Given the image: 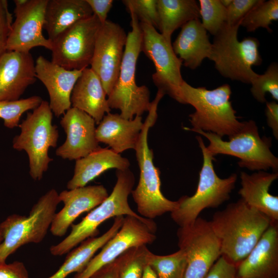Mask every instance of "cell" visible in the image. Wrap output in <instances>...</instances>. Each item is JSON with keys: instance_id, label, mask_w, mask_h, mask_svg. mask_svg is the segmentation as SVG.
I'll list each match as a JSON object with an SVG mask.
<instances>
[{"instance_id": "1", "label": "cell", "mask_w": 278, "mask_h": 278, "mask_svg": "<svg viewBox=\"0 0 278 278\" xmlns=\"http://www.w3.org/2000/svg\"><path fill=\"white\" fill-rule=\"evenodd\" d=\"M221 255L237 267L271 224L270 219L242 199L215 212L210 221Z\"/></svg>"}, {"instance_id": "2", "label": "cell", "mask_w": 278, "mask_h": 278, "mask_svg": "<svg viewBox=\"0 0 278 278\" xmlns=\"http://www.w3.org/2000/svg\"><path fill=\"white\" fill-rule=\"evenodd\" d=\"M228 84L208 90L205 87L195 88L184 81L180 89L181 103L189 104L195 109L189 114L192 131L202 130L222 137L232 136L241 128L244 122L238 120L230 97Z\"/></svg>"}, {"instance_id": "3", "label": "cell", "mask_w": 278, "mask_h": 278, "mask_svg": "<svg viewBox=\"0 0 278 278\" xmlns=\"http://www.w3.org/2000/svg\"><path fill=\"white\" fill-rule=\"evenodd\" d=\"M164 95L158 91L155 98L151 102L148 114L134 149L140 169V178L131 194L139 214L149 219L171 213L179 205L178 201L168 199L161 192L160 170L154 165L153 152L148 143L149 130L156 123L158 104Z\"/></svg>"}, {"instance_id": "4", "label": "cell", "mask_w": 278, "mask_h": 278, "mask_svg": "<svg viewBox=\"0 0 278 278\" xmlns=\"http://www.w3.org/2000/svg\"><path fill=\"white\" fill-rule=\"evenodd\" d=\"M131 30L127 34V42L117 83L107 100L111 109L119 110L120 116L132 119L149 110L150 92L145 85L138 86L135 81L137 59L142 51V34L140 22L132 12Z\"/></svg>"}, {"instance_id": "5", "label": "cell", "mask_w": 278, "mask_h": 278, "mask_svg": "<svg viewBox=\"0 0 278 278\" xmlns=\"http://www.w3.org/2000/svg\"><path fill=\"white\" fill-rule=\"evenodd\" d=\"M116 182L111 194L99 205L90 211L82 220L73 224L70 234L61 241L50 248V253L61 256L88 238L99 234L98 227L107 219L119 216L144 217L134 212L128 203L133 190L135 178L129 169L116 170Z\"/></svg>"}, {"instance_id": "6", "label": "cell", "mask_w": 278, "mask_h": 278, "mask_svg": "<svg viewBox=\"0 0 278 278\" xmlns=\"http://www.w3.org/2000/svg\"><path fill=\"white\" fill-rule=\"evenodd\" d=\"M60 202L59 194L55 189H51L39 199L28 216L13 214L1 222L3 240L0 244V262H6L22 246L42 241Z\"/></svg>"}, {"instance_id": "7", "label": "cell", "mask_w": 278, "mask_h": 278, "mask_svg": "<svg viewBox=\"0 0 278 278\" xmlns=\"http://www.w3.org/2000/svg\"><path fill=\"white\" fill-rule=\"evenodd\" d=\"M240 26L227 23L223 26L214 36L209 59L214 61L216 69L223 77L251 84L258 75L252 66L262 62L259 42L254 37L239 41L237 33Z\"/></svg>"}, {"instance_id": "8", "label": "cell", "mask_w": 278, "mask_h": 278, "mask_svg": "<svg viewBox=\"0 0 278 278\" xmlns=\"http://www.w3.org/2000/svg\"><path fill=\"white\" fill-rule=\"evenodd\" d=\"M194 132L208 140L206 150L212 157L220 154L232 155L240 160L238 164L240 167L257 171L272 169L277 172L278 159L270 150L271 139L260 136L256 123L252 120L244 121L239 131L227 141L212 132Z\"/></svg>"}, {"instance_id": "9", "label": "cell", "mask_w": 278, "mask_h": 278, "mask_svg": "<svg viewBox=\"0 0 278 278\" xmlns=\"http://www.w3.org/2000/svg\"><path fill=\"white\" fill-rule=\"evenodd\" d=\"M196 139L203 155L196 191L192 196L180 197L177 200L178 208L170 213L171 219L179 227L193 223L205 208L217 207L228 200L237 178L235 173L226 178H219L214 168V157L207 152L202 137L197 136Z\"/></svg>"}, {"instance_id": "10", "label": "cell", "mask_w": 278, "mask_h": 278, "mask_svg": "<svg viewBox=\"0 0 278 278\" xmlns=\"http://www.w3.org/2000/svg\"><path fill=\"white\" fill-rule=\"evenodd\" d=\"M53 115L49 102L43 100L19 125L21 133L13 140L14 149L27 153L29 175L35 181L41 180L53 161L48 155L49 148L57 145L59 132L57 126L53 125Z\"/></svg>"}, {"instance_id": "11", "label": "cell", "mask_w": 278, "mask_h": 278, "mask_svg": "<svg viewBox=\"0 0 278 278\" xmlns=\"http://www.w3.org/2000/svg\"><path fill=\"white\" fill-rule=\"evenodd\" d=\"M101 25L93 14L63 31L51 41V61L69 70L88 67L91 65Z\"/></svg>"}, {"instance_id": "12", "label": "cell", "mask_w": 278, "mask_h": 278, "mask_svg": "<svg viewBox=\"0 0 278 278\" xmlns=\"http://www.w3.org/2000/svg\"><path fill=\"white\" fill-rule=\"evenodd\" d=\"M142 34V51L154 64L152 79L158 91L181 102L180 89L184 80L181 68L182 61L175 54L171 41L153 26L140 23Z\"/></svg>"}, {"instance_id": "13", "label": "cell", "mask_w": 278, "mask_h": 278, "mask_svg": "<svg viewBox=\"0 0 278 278\" xmlns=\"http://www.w3.org/2000/svg\"><path fill=\"white\" fill-rule=\"evenodd\" d=\"M178 245L186 255L184 278H205L221 256L220 242L210 221L198 217L191 224L179 227Z\"/></svg>"}, {"instance_id": "14", "label": "cell", "mask_w": 278, "mask_h": 278, "mask_svg": "<svg viewBox=\"0 0 278 278\" xmlns=\"http://www.w3.org/2000/svg\"><path fill=\"white\" fill-rule=\"evenodd\" d=\"M156 231L157 224L152 219L126 216L118 232L74 278H89L98 269L113 262L128 249L152 244L157 238Z\"/></svg>"}, {"instance_id": "15", "label": "cell", "mask_w": 278, "mask_h": 278, "mask_svg": "<svg viewBox=\"0 0 278 278\" xmlns=\"http://www.w3.org/2000/svg\"><path fill=\"white\" fill-rule=\"evenodd\" d=\"M48 0H14L15 20L8 38L7 51L29 53L36 47L49 50L52 42L43 34Z\"/></svg>"}, {"instance_id": "16", "label": "cell", "mask_w": 278, "mask_h": 278, "mask_svg": "<svg viewBox=\"0 0 278 278\" xmlns=\"http://www.w3.org/2000/svg\"><path fill=\"white\" fill-rule=\"evenodd\" d=\"M127 39L124 29L109 20L98 33L91 68L99 78L107 96L117 83Z\"/></svg>"}, {"instance_id": "17", "label": "cell", "mask_w": 278, "mask_h": 278, "mask_svg": "<svg viewBox=\"0 0 278 278\" xmlns=\"http://www.w3.org/2000/svg\"><path fill=\"white\" fill-rule=\"evenodd\" d=\"M95 124L84 111L70 108L60 120L66 134V140L57 148L56 154L63 159L77 160L100 147L95 136Z\"/></svg>"}, {"instance_id": "18", "label": "cell", "mask_w": 278, "mask_h": 278, "mask_svg": "<svg viewBox=\"0 0 278 278\" xmlns=\"http://www.w3.org/2000/svg\"><path fill=\"white\" fill-rule=\"evenodd\" d=\"M83 70H67L42 56L35 62L37 79L46 87L52 112L57 117L64 115L71 107V96L74 86Z\"/></svg>"}, {"instance_id": "19", "label": "cell", "mask_w": 278, "mask_h": 278, "mask_svg": "<svg viewBox=\"0 0 278 278\" xmlns=\"http://www.w3.org/2000/svg\"><path fill=\"white\" fill-rule=\"evenodd\" d=\"M109 196L102 185H88L64 190L59 194L63 207L56 213L50 227L51 234L64 236L73 222L82 213L90 212L101 203Z\"/></svg>"}, {"instance_id": "20", "label": "cell", "mask_w": 278, "mask_h": 278, "mask_svg": "<svg viewBox=\"0 0 278 278\" xmlns=\"http://www.w3.org/2000/svg\"><path fill=\"white\" fill-rule=\"evenodd\" d=\"M37 80L30 53L6 51L0 57V101L20 99Z\"/></svg>"}, {"instance_id": "21", "label": "cell", "mask_w": 278, "mask_h": 278, "mask_svg": "<svg viewBox=\"0 0 278 278\" xmlns=\"http://www.w3.org/2000/svg\"><path fill=\"white\" fill-rule=\"evenodd\" d=\"M237 278H278V223H271L236 267Z\"/></svg>"}, {"instance_id": "22", "label": "cell", "mask_w": 278, "mask_h": 278, "mask_svg": "<svg viewBox=\"0 0 278 278\" xmlns=\"http://www.w3.org/2000/svg\"><path fill=\"white\" fill-rule=\"evenodd\" d=\"M144 122L141 116L132 119L122 117L120 114H106L96 128L95 136L99 143L105 144L117 153L134 149Z\"/></svg>"}, {"instance_id": "23", "label": "cell", "mask_w": 278, "mask_h": 278, "mask_svg": "<svg viewBox=\"0 0 278 278\" xmlns=\"http://www.w3.org/2000/svg\"><path fill=\"white\" fill-rule=\"evenodd\" d=\"M241 188L238 194L249 206L268 217L272 223H278V197L269 190L277 179L278 172L260 170L252 174L240 173Z\"/></svg>"}, {"instance_id": "24", "label": "cell", "mask_w": 278, "mask_h": 278, "mask_svg": "<svg viewBox=\"0 0 278 278\" xmlns=\"http://www.w3.org/2000/svg\"><path fill=\"white\" fill-rule=\"evenodd\" d=\"M106 93L97 74L85 68L76 81L71 96V107L82 110L98 124L105 114L110 113Z\"/></svg>"}, {"instance_id": "25", "label": "cell", "mask_w": 278, "mask_h": 278, "mask_svg": "<svg viewBox=\"0 0 278 278\" xmlns=\"http://www.w3.org/2000/svg\"><path fill=\"white\" fill-rule=\"evenodd\" d=\"M181 28L172 47L175 54L182 61V64L195 70L205 58L210 59L212 44L199 19L191 20Z\"/></svg>"}, {"instance_id": "26", "label": "cell", "mask_w": 278, "mask_h": 278, "mask_svg": "<svg viewBox=\"0 0 278 278\" xmlns=\"http://www.w3.org/2000/svg\"><path fill=\"white\" fill-rule=\"evenodd\" d=\"M130 165L128 159L120 154L110 148L99 147L76 160L74 175L67 182V188L72 189L86 186L108 169L126 170Z\"/></svg>"}, {"instance_id": "27", "label": "cell", "mask_w": 278, "mask_h": 278, "mask_svg": "<svg viewBox=\"0 0 278 278\" xmlns=\"http://www.w3.org/2000/svg\"><path fill=\"white\" fill-rule=\"evenodd\" d=\"M93 14L86 0H48L44 29L51 41L77 22Z\"/></svg>"}, {"instance_id": "28", "label": "cell", "mask_w": 278, "mask_h": 278, "mask_svg": "<svg viewBox=\"0 0 278 278\" xmlns=\"http://www.w3.org/2000/svg\"><path fill=\"white\" fill-rule=\"evenodd\" d=\"M124 218V216L114 217L112 225L106 232L99 236L88 238L71 250L59 269L48 278H66L73 272L81 271L96 252L120 229Z\"/></svg>"}, {"instance_id": "29", "label": "cell", "mask_w": 278, "mask_h": 278, "mask_svg": "<svg viewBox=\"0 0 278 278\" xmlns=\"http://www.w3.org/2000/svg\"><path fill=\"white\" fill-rule=\"evenodd\" d=\"M157 8L160 31L169 41L176 29L200 18L199 6L195 0H157Z\"/></svg>"}, {"instance_id": "30", "label": "cell", "mask_w": 278, "mask_h": 278, "mask_svg": "<svg viewBox=\"0 0 278 278\" xmlns=\"http://www.w3.org/2000/svg\"><path fill=\"white\" fill-rule=\"evenodd\" d=\"M147 261L158 278H184L187 259L182 250L167 255H158L150 251Z\"/></svg>"}, {"instance_id": "31", "label": "cell", "mask_w": 278, "mask_h": 278, "mask_svg": "<svg viewBox=\"0 0 278 278\" xmlns=\"http://www.w3.org/2000/svg\"><path fill=\"white\" fill-rule=\"evenodd\" d=\"M278 20V1L261 0L242 19L240 25L249 32H253L257 28H266L268 32L272 30L269 27L273 21Z\"/></svg>"}, {"instance_id": "32", "label": "cell", "mask_w": 278, "mask_h": 278, "mask_svg": "<svg viewBox=\"0 0 278 278\" xmlns=\"http://www.w3.org/2000/svg\"><path fill=\"white\" fill-rule=\"evenodd\" d=\"M43 101L39 96H33L14 101H0V118L4 120V126L13 128L19 126L20 118L25 112L33 110Z\"/></svg>"}, {"instance_id": "33", "label": "cell", "mask_w": 278, "mask_h": 278, "mask_svg": "<svg viewBox=\"0 0 278 278\" xmlns=\"http://www.w3.org/2000/svg\"><path fill=\"white\" fill-rule=\"evenodd\" d=\"M199 13L206 31L216 36L227 23L226 8L220 0H200Z\"/></svg>"}, {"instance_id": "34", "label": "cell", "mask_w": 278, "mask_h": 278, "mask_svg": "<svg viewBox=\"0 0 278 278\" xmlns=\"http://www.w3.org/2000/svg\"><path fill=\"white\" fill-rule=\"evenodd\" d=\"M150 251L146 245L131 248L122 254L119 278H142Z\"/></svg>"}, {"instance_id": "35", "label": "cell", "mask_w": 278, "mask_h": 278, "mask_svg": "<svg viewBox=\"0 0 278 278\" xmlns=\"http://www.w3.org/2000/svg\"><path fill=\"white\" fill-rule=\"evenodd\" d=\"M251 93L259 102H266V94L269 93L273 99L278 101V64L271 63L264 74L258 75L251 83Z\"/></svg>"}, {"instance_id": "36", "label": "cell", "mask_w": 278, "mask_h": 278, "mask_svg": "<svg viewBox=\"0 0 278 278\" xmlns=\"http://www.w3.org/2000/svg\"><path fill=\"white\" fill-rule=\"evenodd\" d=\"M122 2L127 11L134 14L140 23L148 24L160 30L157 0H124Z\"/></svg>"}, {"instance_id": "37", "label": "cell", "mask_w": 278, "mask_h": 278, "mask_svg": "<svg viewBox=\"0 0 278 278\" xmlns=\"http://www.w3.org/2000/svg\"><path fill=\"white\" fill-rule=\"evenodd\" d=\"M261 0H232L226 8L227 24L235 25L241 23L242 19Z\"/></svg>"}, {"instance_id": "38", "label": "cell", "mask_w": 278, "mask_h": 278, "mask_svg": "<svg viewBox=\"0 0 278 278\" xmlns=\"http://www.w3.org/2000/svg\"><path fill=\"white\" fill-rule=\"evenodd\" d=\"M12 19V15L8 9V1L0 0V57L7 51Z\"/></svg>"}, {"instance_id": "39", "label": "cell", "mask_w": 278, "mask_h": 278, "mask_svg": "<svg viewBox=\"0 0 278 278\" xmlns=\"http://www.w3.org/2000/svg\"><path fill=\"white\" fill-rule=\"evenodd\" d=\"M205 278H237L236 267L221 255L212 267Z\"/></svg>"}, {"instance_id": "40", "label": "cell", "mask_w": 278, "mask_h": 278, "mask_svg": "<svg viewBox=\"0 0 278 278\" xmlns=\"http://www.w3.org/2000/svg\"><path fill=\"white\" fill-rule=\"evenodd\" d=\"M0 278H29L23 262L15 261L7 264L0 262Z\"/></svg>"}, {"instance_id": "41", "label": "cell", "mask_w": 278, "mask_h": 278, "mask_svg": "<svg viewBox=\"0 0 278 278\" xmlns=\"http://www.w3.org/2000/svg\"><path fill=\"white\" fill-rule=\"evenodd\" d=\"M93 14L95 15L102 24L107 20L108 13L110 11L113 0H86Z\"/></svg>"}, {"instance_id": "42", "label": "cell", "mask_w": 278, "mask_h": 278, "mask_svg": "<svg viewBox=\"0 0 278 278\" xmlns=\"http://www.w3.org/2000/svg\"><path fill=\"white\" fill-rule=\"evenodd\" d=\"M122 254L95 271L89 278H119Z\"/></svg>"}, {"instance_id": "43", "label": "cell", "mask_w": 278, "mask_h": 278, "mask_svg": "<svg viewBox=\"0 0 278 278\" xmlns=\"http://www.w3.org/2000/svg\"><path fill=\"white\" fill-rule=\"evenodd\" d=\"M265 113L268 126L274 137L278 138V104L275 101L266 102Z\"/></svg>"}, {"instance_id": "44", "label": "cell", "mask_w": 278, "mask_h": 278, "mask_svg": "<svg viewBox=\"0 0 278 278\" xmlns=\"http://www.w3.org/2000/svg\"><path fill=\"white\" fill-rule=\"evenodd\" d=\"M142 278H158L149 265H147L144 270Z\"/></svg>"}, {"instance_id": "45", "label": "cell", "mask_w": 278, "mask_h": 278, "mask_svg": "<svg viewBox=\"0 0 278 278\" xmlns=\"http://www.w3.org/2000/svg\"><path fill=\"white\" fill-rule=\"evenodd\" d=\"M222 5L226 8L231 4L232 0H220Z\"/></svg>"}, {"instance_id": "46", "label": "cell", "mask_w": 278, "mask_h": 278, "mask_svg": "<svg viewBox=\"0 0 278 278\" xmlns=\"http://www.w3.org/2000/svg\"><path fill=\"white\" fill-rule=\"evenodd\" d=\"M2 240H3V238L1 234H0V244L2 241Z\"/></svg>"}]
</instances>
